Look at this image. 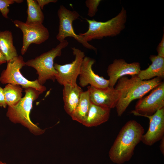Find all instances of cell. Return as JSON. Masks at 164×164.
<instances>
[{
	"mask_svg": "<svg viewBox=\"0 0 164 164\" xmlns=\"http://www.w3.org/2000/svg\"><path fill=\"white\" fill-rule=\"evenodd\" d=\"M145 130L136 121H128L122 127L109 152L114 163L122 164L129 161L134 154L136 145L141 141Z\"/></svg>",
	"mask_w": 164,
	"mask_h": 164,
	"instance_id": "6da1fadb",
	"label": "cell"
},
{
	"mask_svg": "<svg viewBox=\"0 0 164 164\" xmlns=\"http://www.w3.org/2000/svg\"><path fill=\"white\" fill-rule=\"evenodd\" d=\"M162 79L156 77L142 80L137 75L132 76L130 78L125 76L119 78L115 87L121 94L115 107L118 116H121L133 100L142 98L161 83Z\"/></svg>",
	"mask_w": 164,
	"mask_h": 164,
	"instance_id": "7a4b0ae2",
	"label": "cell"
},
{
	"mask_svg": "<svg viewBox=\"0 0 164 164\" xmlns=\"http://www.w3.org/2000/svg\"><path fill=\"white\" fill-rule=\"evenodd\" d=\"M25 95L16 105L8 106L6 116L10 121L14 124H19L27 128L32 134L37 136L43 134V129L34 123L29 115L32 108L33 102L42 93L31 87L24 89Z\"/></svg>",
	"mask_w": 164,
	"mask_h": 164,
	"instance_id": "3957f363",
	"label": "cell"
},
{
	"mask_svg": "<svg viewBox=\"0 0 164 164\" xmlns=\"http://www.w3.org/2000/svg\"><path fill=\"white\" fill-rule=\"evenodd\" d=\"M127 16L126 11L122 8L117 15L105 22L86 19L89 25L88 29L86 32L80 33L79 35L88 42L93 39L116 36L125 28Z\"/></svg>",
	"mask_w": 164,
	"mask_h": 164,
	"instance_id": "277c9868",
	"label": "cell"
},
{
	"mask_svg": "<svg viewBox=\"0 0 164 164\" xmlns=\"http://www.w3.org/2000/svg\"><path fill=\"white\" fill-rule=\"evenodd\" d=\"M68 44V41L65 39L49 51L25 62L26 65L32 67L36 70L38 75L37 80L40 85H43L48 80L55 81L57 72L54 67V59L61 56L62 50Z\"/></svg>",
	"mask_w": 164,
	"mask_h": 164,
	"instance_id": "5b68a950",
	"label": "cell"
},
{
	"mask_svg": "<svg viewBox=\"0 0 164 164\" xmlns=\"http://www.w3.org/2000/svg\"><path fill=\"white\" fill-rule=\"evenodd\" d=\"M26 65L22 56H18L7 63L5 69L2 71L0 76V82L3 84H10L20 86L23 89L28 87L34 88L42 93L46 88L44 85H40L37 79L30 81L22 74L20 69Z\"/></svg>",
	"mask_w": 164,
	"mask_h": 164,
	"instance_id": "8992f818",
	"label": "cell"
},
{
	"mask_svg": "<svg viewBox=\"0 0 164 164\" xmlns=\"http://www.w3.org/2000/svg\"><path fill=\"white\" fill-rule=\"evenodd\" d=\"M57 13L59 21L58 32L56 36L58 40L60 42L65 40L67 37H72L85 47L96 52L95 47L84 40L81 36L76 34L74 31L73 22L80 16L77 12L70 10L63 5H61Z\"/></svg>",
	"mask_w": 164,
	"mask_h": 164,
	"instance_id": "52a82bcc",
	"label": "cell"
},
{
	"mask_svg": "<svg viewBox=\"0 0 164 164\" xmlns=\"http://www.w3.org/2000/svg\"><path fill=\"white\" fill-rule=\"evenodd\" d=\"M75 59L71 63L63 65L54 64V67L57 71L56 80L60 85L66 84L72 86L77 85V80L80 73L84 53L75 47H71Z\"/></svg>",
	"mask_w": 164,
	"mask_h": 164,
	"instance_id": "ba28073f",
	"label": "cell"
},
{
	"mask_svg": "<svg viewBox=\"0 0 164 164\" xmlns=\"http://www.w3.org/2000/svg\"><path fill=\"white\" fill-rule=\"evenodd\" d=\"M164 108V82L162 81L151 91L149 95L141 98L136 103L135 109L131 111L134 115L144 117L153 114Z\"/></svg>",
	"mask_w": 164,
	"mask_h": 164,
	"instance_id": "9c48e42d",
	"label": "cell"
},
{
	"mask_svg": "<svg viewBox=\"0 0 164 164\" xmlns=\"http://www.w3.org/2000/svg\"><path fill=\"white\" fill-rule=\"evenodd\" d=\"M13 22L22 32V45L21 50L22 55L26 53L31 44H40L49 38V31L43 24L28 25L18 20H14Z\"/></svg>",
	"mask_w": 164,
	"mask_h": 164,
	"instance_id": "30bf717a",
	"label": "cell"
},
{
	"mask_svg": "<svg viewBox=\"0 0 164 164\" xmlns=\"http://www.w3.org/2000/svg\"><path fill=\"white\" fill-rule=\"evenodd\" d=\"M91 103L96 105L111 109L115 108L121 94L114 87H108L98 88L93 86L87 87Z\"/></svg>",
	"mask_w": 164,
	"mask_h": 164,
	"instance_id": "8fae6325",
	"label": "cell"
},
{
	"mask_svg": "<svg viewBox=\"0 0 164 164\" xmlns=\"http://www.w3.org/2000/svg\"><path fill=\"white\" fill-rule=\"evenodd\" d=\"M141 70L139 62L128 63L123 59H115L107 68V73L109 77V87H114L120 78L127 75H138Z\"/></svg>",
	"mask_w": 164,
	"mask_h": 164,
	"instance_id": "7c38bea8",
	"label": "cell"
},
{
	"mask_svg": "<svg viewBox=\"0 0 164 164\" xmlns=\"http://www.w3.org/2000/svg\"><path fill=\"white\" fill-rule=\"evenodd\" d=\"M95 60L88 56L84 58L79 75V84L82 87L90 84L91 86L98 88H105L109 86V80L95 74L92 66Z\"/></svg>",
	"mask_w": 164,
	"mask_h": 164,
	"instance_id": "4fadbf2b",
	"label": "cell"
},
{
	"mask_svg": "<svg viewBox=\"0 0 164 164\" xmlns=\"http://www.w3.org/2000/svg\"><path fill=\"white\" fill-rule=\"evenodd\" d=\"M149 120V127L142 136L143 143L151 146L164 137V108L158 110L151 116H145Z\"/></svg>",
	"mask_w": 164,
	"mask_h": 164,
	"instance_id": "5bb4252c",
	"label": "cell"
},
{
	"mask_svg": "<svg viewBox=\"0 0 164 164\" xmlns=\"http://www.w3.org/2000/svg\"><path fill=\"white\" fill-rule=\"evenodd\" d=\"M110 111L109 108L100 106L91 103L87 117L82 124L88 127L100 125L109 120Z\"/></svg>",
	"mask_w": 164,
	"mask_h": 164,
	"instance_id": "9a60e30c",
	"label": "cell"
},
{
	"mask_svg": "<svg viewBox=\"0 0 164 164\" xmlns=\"http://www.w3.org/2000/svg\"><path fill=\"white\" fill-rule=\"evenodd\" d=\"M63 86V93L64 108L66 112L70 116L78 103L83 91L77 84L72 86L66 84Z\"/></svg>",
	"mask_w": 164,
	"mask_h": 164,
	"instance_id": "2e32d148",
	"label": "cell"
},
{
	"mask_svg": "<svg viewBox=\"0 0 164 164\" xmlns=\"http://www.w3.org/2000/svg\"><path fill=\"white\" fill-rule=\"evenodd\" d=\"M151 64L148 68L141 70L137 75L142 80H148L155 77L162 79L164 77V57L158 55H151L149 57Z\"/></svg>",
	"mask_w": 164,
	"mask_h": 164,
	"instance_id": "e0dca14e",
	"label": "cell"
},
{
	"mask_svg": "<svg viewBox=\"0 0 164 164\" xmlns=\"http://www.w3.org/2000/svg\"><path fill=\"white\" fill-rule=\"evenodd\" d=\"M0 51L7 63L18 56L13 44L12 35L10 31H0Z\"/></svg>",
	"mask_w": 164,
	"mask_h": 164,
	"instance_id": "ac0fdd59",
	"label": "cell"
},
{
	"mask_svg": "<svg viewBox=\"0 0 164 164\" xmlns=\"http://www.w3.org/2000/svg\"><path fill=\"white\" fill-rule=\"evenodd\" d=\"M91 103L88 91H83L77 106L70 116L72 119L82 124L87 117Z\"/></svg>",
	"mask_w": 164,
	"mask_h": 164,
	"instance_id": "d6986e66",
	"label": "cell"
},
{
	"mask_svg": "<svg viewBox=\"0 0 164 164\" xmlns=\"http://www.w3.org/2000/svg\"><path fill=\"white\" fill-rule=\"evenodd\" d=\"M26 2L27 17L25 23L28 25L43 24L44 15L36 1L27 0Z\"/></svg>",
	"mask_w": 164,
	"mask_h": 164,
	"instance_id": "ffe728a7",
	"label": "cell"
},
{
	"mask_svg": "<svg viewBox=\"0 0 164 164\" xmlns=\"http://www.w3.org/2000/svg\"><path fill=\"white\" fill-rule=\"evenodd\" d=\"M3 89L5 102L8 106L16 105L22 98L23 88L20 85L8 84Z\"/></svg>",
	"mask_w": 164,
	"mask_h": 164,
	"instance_id": "44dd1931",
	"label": "cell"
},
{
	"mask_svg": "<svg viewBox=\"0 0 164 164\" xmlns=\"http://www.w3.org/2000/svg\"><path fill=\"white\" fill-rule=\"evenodd\" d=\"M22 2V0H0V11L2 16L5 18H8V14L9 12L8 8L9 6L15 2L20 3Z\"/></svg>",
	"mask_w": 164,
	"mask_h": 164,
	"instance_id": "7402d4cb",
	"label": "cell"
},
{
	"mask_svg": "<svg viewBox=\"0 0 164 164\" xmlns=\"http://www.w3.org/2000/svg\"><path fill=\"white\" fill-rule=\"evenodd\" d=\"M101 1V0H87L85 1L86 5L88 8L87 15L89 16L93 17L95 15Z\"/></svg>",
	"mask_w": 164,
	"mask_h": 164,
	"instance_id": "603a6c76",
	"label": "cell"
},
{
	"mask_svg": "<svg viewBox=\"0 0 164 164\" xmlns=\"http://www.w3.org/2000/svg\"><path fill=\"white\" fill-rule=\"evenodd\" d=\"M158 55L164 57V35H163L161 40L158 46L157 49Z\"/></svg>",
	"mask_w": 164,
	"mask_h": 164,
	"instance_id": "cb8c5ba5",
	"label": "cell"
},
{
	"mask_svg": "<svg viewBox=\"0 0 164 164\" xmlns=\"http://www.w3.org/2000/svg\"><path fill=\"white\" fill-rule=\"evenodd\" d=\"M7 106L5 101L3 89L0 86V107L5 108Z\"/></svg>",
	"mask_w": 164,
	"mask_h": 164,
	"instance_id": "d4e9b609",
	"label": "cell"
},
{
	"mask_svg": "<svg viewBox=\"0 0 164 164\" xmlns=\"http://www.w3.org/2000/svg\"><path fill=\"white\" fill-rule=\"evenodd\" d=\"M36 1L42 9H43L45 5L50 3H55L57 2V0H36Z\"/></svg>",
	"mask_w": 164,
	"mask_h": 164,
	"instance_id": "484cf974",
	"label": "cell"
},
{
	"mask_svg": "<svg viewBox=\"0 0 164 164\" xmlns=\"http://www.w3.org/2000/svg\"><path fill=\"white\" fill-rule=\"evenodd\" d=\"M159 148L162 153L164 155V137L160 140V143Z\"/></svg>",
	"mask_w": 164,
	"mask_h": 164,
	"instance_id": "4316f807",
	"label": "cell"
},
{
	"mask_svg": "<svg viewBox=\"0 0 164 164\" xmlns=\"http://www.w3.org/2000/svg\"><path fill=\"white\" fill-rule=\"evenodd\" d=\"M6 62L5 58L0 51V65Z\"/></svg>",
	"mask_w": 164,
	"mask_h": 164,
	"instance_id": "83f0119b",
	"label": "cell"
},
{
	"mask_svg": "<svg viewBox=\"0 0 164 164\" xmlns=\"http://www.w3.org/2000/svg\"><path fill=\"white\" fill-rule=\"evenodd\" d=\"M0 164H8L6 162H3L2 161H0Z\"/></svg>",
	"mask_w": 164,
	"mask_h": 164,
	"instance_id": "f1b7e54d",
	"label": "cell"
}]
</instances>
